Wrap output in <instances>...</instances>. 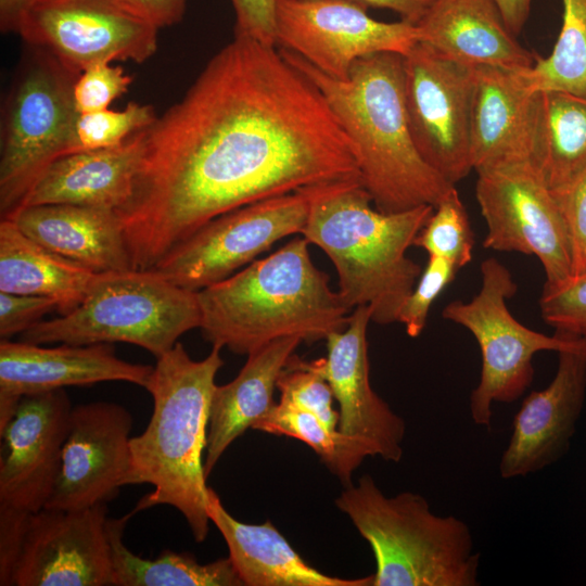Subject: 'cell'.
<instances>
[{
	"mask_svg": "<svg viewBox=\"0 0 586 586\" xmlns=\"http://www.w3.org/2000/svg\"><path fill=\"white\" fill-rule=\"evenodd\" d=\"M157 29L124 0H41L26 12L18 34L80 74L99 63L144 62L156 51Z\"/></svg>",
	"mask_w": 586,
	"mask_h": 586,
	"instance_id": "13",
	"label": "cell"
},
{
	"mask_svg": "<svg viewBox=\"0 0 586 586\" xmlns=\"http://www.w3.org/2000/svg\"><path fill=\"white\" fill-rule=\"evenodd\" d=\"M538 305L544 321L555 332L586 341V272L545 282Z\"/></svg>",
	"mask_w": 586,
	"mask_h": 586,
	"instance_id": "35",
	"label": "cell"
},
{
	"mask_svg": "<svg viewBox=\"0 0 586 586\" xmlns=\"http://www.w3.org/2000/svg\"><path fill=\"white\" fill-rule=\"evenodd\" d=\"M8 219L37 243L95 273L135 269L114 209L42 204Z\"/></svg>",
	"mask_w": 586,
	"mask_h": 586,
	"instance_id": "24",
	"label": "cell"
},
{
	"mask_svg": "<svg viewBox=\"0 0 586 586\" xmlns=\"http://www.w3.org/2000/svg\"><path fill=\"white\" fill-rule=\"evenodd\" d=\"M198 298L204 340L238 355L280 337L326 340L352 313L314 264L304 237L198 291Z\"/></svg>",
	"mask_w": 586,
	"mask_h": 586,
	"instance_id": "3",
	"label": "cell"
},
{
	"mask_svg": "<svg viewBox=\"0 0 586 586\" xmlns=\"http://www.w3.org/2000/svg\"><path fill=\"white\" fill-rule=\"evenodd\" d=\"M475 173V198L487 227L483 246L537 257L547 283L571 277L565 224L533 160H511Z\"/></svg>",
	"mask_w": 586,
	"mask_h": 586,
	"instance_id": "10",
	"label": "cell"
},
{
	"mask_svg": "<svg viewBox=\"0 0 586 586\" xmlns=\"http://www.w3.org/2000/svg\"><path fill=\"white\" fill-rule=\"evenodd\" d=\"M143 138L144 129L115 146L58 157L36 179L18 209L42 204L119 209L131 196Z\"/></svg>",
	"mask_w": 586,
	"mask_h": 586,
	"instance_id": "23",
	"label": "cell"
},
{
	"mask_svg": "<svg viewBox=\"0 0 586 586\" xmlns=\"http://www.w3.org/2000/svg\"><path fill=\"white\" fill-rule=\"evenodd\" d=\"M360 178L319 89L275 47L234 35L144 129L116 211L135 269H153L209 220L307 187Z\"/></svg>",
	"mask_w": 586,
	"mask_h": 586,
	"instance_id": "1",
	"label": "cell"
},
{
	"mask_svg": "<svg viewBox=\"0 0 586 586\" xmlns=\"http://www.w3.org/2000/svg\"><path fill=\"white\" fill-rule=\"evenodd\" d=\"M206 510L228 546V557L243 586L372 585L373 574L348 579L316 570L304 561L270 521L246 524L234 519L211 487Z\"/></svg>",
	"mask_w": 586,
	"mask_h": 586,
	"instance_id": "25",
	"label": "cell"
},
{
	"mask_svg": "<svg viewBox=\"0 0 586 586\" xmlns=\"http://www.w3.org/2000/svg\"><path fill=\"white\" fill-rule=\"evenodd\" d=\"M302 342L297 336H288L262 346L247 355L232 381L216 385L204 457L206 477L226 449L273 407L278 379Z\"/></svg>",
	"mask_w": 586,
	"mask_h": 586,
	"instance_id": "26",
	"label": "cell"
},
{
	"mask_svg": "<svg viewBox=\"0 0 586 586\" xmlns=\"http://www.w3.org/2000/svg\"><path fill=\"white\" fill-rule=\"evenodd\" d=\"M372 548L371 586H477L480 553L469 525L437 515L420 494L385 496L370 475L335 499Z\"/></svg>",
	"mask_w": 586,
	"mask_h": 586,
	"instance_id": "6",
	"label": "cell"
},
{
	"mask_svg": "<svg viewBox=\"0 0 586 586\" xmlns=\"http://www.w3.org/2000/svg\"><path fill=\"white\" fill-rule=\"evenodd\" d=\"M283 58L321 92L355 150L360 180L375 208L396 213L435 206L455 187L420 155L409 128L404 55L375 53L356 60L346 80L332 78L301 55Z\"/></svg>",
	"mask_w": 586,
	"mask_h": 586,
	"instance_id": "2",
	"label": "cell"
},
{
	"mask_svg": "<svg viewBox=\"0 0 586 586\" xmlns=\"http://www.w3.org/2000/svg\"><path fill=\"white\" fill-rule=\"evenodd\" d=\"M132 416L112 402L73 406L61 469L47 509L78 510L110 502L137 485L130 431Z\"/></svg>",
	"mask_w": 586,
	"mask_h": 586,
	"instance_id": "15",
	"label": "cell"
},
{
	"mask_svg": "<svg viewBox=\"0 0 586 586\" xmlns=\"http://www.w3.org/2000/svg\"><path fill=\"white\" fill-rule=\"evenodd\" d=\"M307 188L260 200L209 220L152 270L194 292L230 277L278 241L302 233L309 211Z\"/></svg>",
	"mask_w": 586,
	"mask_h": 586,
	"instance_id": "11",
	"label": "cell"
},
{
	"mask_svg": "<svg viewBox=\"0 0 586 586\" xmlns=\"http://www.w3.org/2000/svg\"><path fill=\"white\" fill-rule=\"evenodd\" d=\"M132 77L120 66L99 63L80 73L74 84V102L79 114L109 109L110 104L128 91Z\"/></svg>",
	"mask_w": 586,
	"mask_h": 586,
	"instance_id": "37",
	"label": "cell"
},
{
	"mask_svg": "<svg viewBox=\"0 0 586 586\" xmlns=\"http://www.w3.org/2000/svg\"><path fill=\"white\" fill-rule=\"evenodd\" d=\"M277 390L280 403L309 411L329 430L339 432V411L332 407V390L307 361L293 354L278 379Z\"/></svg>",
	"mask_w": 586,
	"mask_h": 586,
	"instance_id": "34",
	"label": "cell"
},
{
	"mask_svg": "<svg viewBox=\"0 0 586 586\" xmlns=\"http://www.w3.org/2000/svg\"><path fill=\"white\" fill-rule=\"evenodd\" d=\"M252 429L304 442L346 485L351 484L352 473L367 457L355 441L329 430L311 412L280 402Z\"/></svg>",
	"mask_w": 586,
	"mask_h": 586,
	"instance_id": "31",
	"label": "cell"
},
{
	"mask_svg": "<svg viewBox=\"0 0 586 586\" xmlns=\"http://www.w3.org/2000/svg\"><path fill=\"white\" fill-rule=\"evenodd\" d=\"M29 513L0 506V585H11Z\"/></svg>",
	"mask_w": 586,
	"mask_h": 586,
	"instance_id": "41",
	"label": "cell"
},
{
	"mask_svg": "<svg viewBox=\"0 0 586 586\" xmlns=\"http://www.w3.org/2000/svg\"><path fill=\"white\" fill-rule=\"evenodd\" d=\"M367 9L348 0H277V43L340 80L362 56H405L418 43L416 24L378 21Z\"/></svg>",
	"mask_w": 586,
	"mask_h": 586,
	"instance_id": "14",
	"label": "cell"
},
{
	"mask_svg": "<svg viewBox=\"0 0 586 586\" xmlns=\"http://www.w3.org/2000/svg\"><path fill=\"white\" fill-rule=\"evenodd\" d=\"M5 102L0 156V214L11 218L54 160L73 153L79 113L76 74L46 51L28 47Z\"/></svg>",
	"mask_w": 586,
	"mask_h": 586,
	"instance_id": "8",
	"label": "cell"
},
{
	"mask_svg": "<svg viewBox=\"0 0 586 586\" xmlns=\"http://www.w3.org/2000/svg\"><path fill=\"white\" fill-rule=\"evenodd\" d=\"M367 8L388 9L397 13L403 21L417 24L426 13L434 0H348Z\"/></svg>",
	"mask_w": 586,
	"mask_h": 586,
	"instance_id": "43",
	"label": "cell"
},
{
	"mask_svg": "<svg viewBox=\"0 0 586 586\" xmlns=\"http://www.w3.org/2000/svg\"><path fill=\"white\" fill-rule=\"evenodd\" d=\"M129 7L149 18L158 28L179 23L187 0H124Z\"/></svg>",
	"mask_w": 586,
	"mask_h": 586,
	"instance_id": "42",
	"label": "cell"
},
{
	"mask_svg": "<svg viewBox=\"0 0 586 586\" xmlns=\"http://www.w3.org/2000/svg\"><path fill=\"white\" fill-rule=\"evenodd\" d=\"M135 513L132 510L119 519L107 518L114 586H243L229 557L203 564L190 553L171 550L153 560L132 553L123 536Z\"/></svg>",
	"mask_w": 586,
	"mask_h": 586,
	"instance_id": "29",
	"label": "cell"
},
{
	"mask_svg": "<svg viewBox=\"0 0 586 586\" xmlns=\"http://www.w3.org/2000/svg\"><path fill=\"white\" fill-rule=\"evenodd\" d=\"M107 505L29 513L13 586H114Z\"/></svg>",
	"mask_w": 586,
	"mask_h": 586,
	"instance_id": "16",
	"label": "cell"
},
{
	"mask_svg": "<svg viewBox=\"0 0 586 586\" xmlns=\"http://www.w3.org/2000/svg\"><path fill=\"white\" fill-rule=\"evenodd\" d=\"M416 26L418 42L470 67L525 69L535 63L494 0H434Z\"/></svg>",
	"mask_w": 586,
	"mask_h": 586,
	"instance_id": "22",
	"label": "cell"
},
{
	"mask_svg": "<svg viewBox=\"0 0 586 586\" xmlns=\"http://www.w3.org/2000/svg\"><path fill=\"white\" fill-rule=\"evenodd\" d=\"M562 25L550 54L525 69L537 92L557 90L586 97V0H561Z\"/></svg>",
	"mask_w": 586,
	"mask_h": 586,
	"instance_id": "30",
	"label": "cell"
},
{
	"mask_svg": "<svg viewBox=\"0 0 586 586\" xmlns=\"http://www.w3.org/2000/svg\"><path fill=\"white\" fill-rule=\"evenodd\" d=\"M533 162L552 191L586 168V97L557 90L539 93Z\"/></svg>",
	"mask_w": 586,
	"mask_h": 586,
	"instance_id": "28",
	"label": "cell"
},
{
	"mask_svg": "<svg viewBox=\"0 0 586 586\" xmlns=\"http://www.w3.org/2000/svg\"><path fill=\"white\" fill-rule=\"evenodd\" d=\"M154 366L118 358L112 343L44 347L0 341V430L25 395L122 381L148 388Z\"/></svg>",
	"mask_w": 586,
	"mask_h": 586,
	"instance_id": "19",
	"label": "cell"
},
{
	"mask_svg": "<svg viewBox=\"0 0 586 586\" xmlns=\"http://www.w3.org/2000/svg\"><path fill=\"white\" fill-rule=\"evenodd\" d=\"M221 349L213 346L204 359L194 360L177 342L156 358L146 388L153 411L145 430L130 438L136 484L154 487L133 510L171 506L199 543L206 539L211 522L203 454L215 378L224 365Z\"/></svg>",
	"mask_w": 586,
	"mask_h": 586,
	"instance_id": "5",
	"label": "cell"
},
{
	"mask_svg": "<svg viewBox=\"0 0 586 586\" xmlns=\"http://www.w3.org/2000/svg\"><path fill=\"white\" fill-rule=\"evenodd\" d=\"M156 118L151 105L136 102H129L123 111L106 109L79 114L73 153L118 145L131 135L150 127Z\"/></svg>",
	"mask_w": 586,
	"mask_h": 586,
	"instance_id": "33",
	"label": "cell"
},
{
	"mask_svg": "<svg viewBox=\"0 0 586 586\" xmlns=\"http://www.w3.org/2000/svg\"><path fill=\"white\" fill-rule=\"evenodd\" d=\"M97 273L0 221V292L52 298L65 315L85 298Z\"/></svg>",
	"mask_w": 586,
	"mask_h": 586,
	"instance_id": "27",
	"label": "cell"
},
{
	"mask_svg": "<svg viewBox=\"0 0 586 586\" xmlns=\"http://www.w3.org/2000/svg\"><path fill=\"white\" fill-rule=\"evenodd\" d=\"M474 234L468 213L454 187L438 203L413 241L428 256L443 258L458 269L472 259Z\"/></svg>",
	"mask_w": 586,
	"mask_h": 586,
	"instance_id": "32",
	"label": "cell"
},
{
	"mask_svg": "<svg viewBox=\"0 0 586 586\" xmlns=\"http://www.w3.org/2000/svg\"><path fill=\"white\" fill-rule=\"evenodd\" d=\"M53 310L58 304L52 298L0 292L1 340L23 333Z\"/></svg>",
	"mask_w": 586,
	"mask_h": 586,
	"instance_id": "39",
	"label": "cell"
},
{
	"mask_svg": "<svg viewBox=\"0 0 586 586\" xmlns=\"http://www.w3.org/2000/svg\"><path fill=\"white\" fill-rule=\"evenodd\" d=\"M235 11L234 35L253 38L263 44H277V0H231Z\"/></svg>",
	"mask_w": 586,
	"mask_h": 586,
	"instance_id": "40",
	"label": "cell"
},
{
	"mask_svg": "<svg viewBox=\"0 0 586 586\" xmlns=\"http://www.w3.org/2000/svg\"><path fill=\"white\" fill-rule=\"evenodd\" d=\"M474 68L471 117L473 170L511 160H533L540 92L528 85L525 77L527 68Z\"/></svg>",
	"mask_w": 586,
	"mask_h": 586,
	"instance_id": "21",
	"label": "cell"
},
{
	"mask_svg": "<svg viewBox=\"0 0 586 586\" xmlns=\"http://www.w3.org/2000/svg\"><path fill=\"white\" fill-rule=\"evenodd\" d=\"M552 191V190H551ZM565 224L572 276L586 272V168L569 184L552 191Z\"/></svg>",
	"mask_w": 586,
	"mask_h": 586,
	"instance_id": "38",
	"label": "cell"
},
{
	"mask_svg": "<svg viewBox=\"0 0 586 586\" xmlns=\"http://www.w3.org/2000/svg\"><path fill=\"white\" fill-rule=\"evenodd\" d=\"M558 355L551 382L531 392L513 418L512 433L499 461L502 479L538 472L569 450L586 396V341Z\"/></svg>",
	"mask_w": 586,
	"mask_h": 586,
	"instance_id": "20",
	"label": "cell"
},
{
	"mask_svg": "<svg viewBox=\"0 0 586 586\" xmlns=\"http://www.w3.org/2000/svg\"><path fill=\"white\" fill-rule=\"evenodd\" d=\"M371 321L368 306L354 308L347 326L326 339L327 356L307 364L324 378L339 403V432L367 457L398 462L406 424L371 387L367 344Z\"/></svg>",
	"mask_w": 586,
	"mask_h": 586,
	"instance_id": "17",
	"label": "cell"
},
{
	"mask_svg": "<svg viewBox=\"0 0 586 586\" xmlns=\"http://www.w3.org/2000/svg\"><path fill=\"white\" fill-rule=\"evenodd\" d=\"M41 0H0V28L3 33H18L26 12Z\"/></svg>",
	"mask_w": 586,
	"mask_h": 586,
	"instance_id": "45",
	"label": "cell"
},
{
	"mask_svg": "<svg viewBox=\"0 0 586 586\" xmlns=\"http://www.w3.org/2000/svg\"><path fill=\"white\" fill-rule=\"evenodd\" d=\"M481 276L480 291L468 302H449L442 316L467 329L479 344L481 377L471 392L469 406L473 422L491 428L492 405L515 402L531 386L535 354L558 353L574 346L581 339L557 332L547 335L518 321L507 305L517 293L518 284L498 259H484Z\"/></svg>",
	"mask_w": 586,
	"mask_h": 586,
	"instance_id": "9",
	"label": "cell"
},
{
	"mask_svg": "<svg viewBox=\"0 0 586 586\" xmlns=\"http://www.w3.org/2000/svg\"><path fill=\"white\" fill-rule=\"evenodd\" d=\"M307 189L309 211L301 234L332 262L345 305L351 310L368 306L375 323L397 322L422 272L407 251L434 206L383 213L373 205L360 178Z\"/></svg>",
	"mask_w": 586,
	"mask_h": 586,
	"instance_id": "4",
	"label": "cell"
},
{
	"mask_svg": "<svg viewBox=\"0 0 586 586\" xmlns=\"http://www.w3.org/2000/svg\"><path fill=\"white\" fill-rule=\"evenodd\" d=\"M494 1L498 7L509 30L514 36L519 35L528 18L532 0Z\"/></svg>",
	"mask_w": 586,
	"mask_h": 586,
	"instance_id": "44",
	"label": "cell"
},
{
	"mask_svg": "<svg viewBox=\"0 0 586 586\" xmlns=\"http://www.w3.org/2000/svg\"><path fill=\"white\" fill-rule=\"evenodd\" d=\"M459 270L443 258L429 256L424 269L397 317V322L405 326L409 336L417 337L422 333L433 303L453 282Z\"/></svg>",
	"mask_w": 586,
	"mask_h": 586,
	"instance_id": "36",
	"label": "cell"
},
{
	"mask_svg": "<svg viewBox=\"0 0 586 586\" xmlns=\"http://www.w3.org/2000/svg\"><path fill=\"white\" fill-rule=\"evenodd\" d=\"M474 85V67L422 42L404 56V94L412 139L423 160L453 184L473 170Z\"/></svg>",
	"mask_w": 586,
	"mask_h": 586,
	"instance_id": "12",
	"label": "cell"
},
{
	"mask_svg": "<svg viewBox=\"0 0 586 586\" xmlns=\"http://www.w3.org/2000/svg\"><path fill=\"white\" fill-rule=\"evenodd\" d=\"M72 404L64 388L25 395L0 430V506L44 508L61 469Z\"/></svg>",
	"mask_w": 586,
	"mask_h": 586,
	"instance_id": "18",
	"label": "cell"
},
{
	"mask_svg": "<svg viewBox=\"0 0 586 586\" xmlns=\"http://www.w3.org/2000/svg\"><path fill=\"white\" fill-rule=\"evenodd\" d=\"M200 326L198 292L155 270L130 269L97 273L75 309L43 319L21 333L20 341L39 345L123 342L158 358Z\"/></svg>",
	"mask_w": 586,
	"mask_h": 586,
	"instance_id": "7",
	"label": "cell"
}]
</instances>
